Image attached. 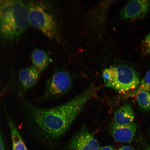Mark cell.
Here are the masks:
<instances>
[{
	"instance_id": "1",
	"label": "cell",
	"mask_w": 150,
	"mask_h": 150,
	"mask_svg": "<svg viewBox=\"0 0 150 150\" xmlns=\"http://www.w3.org/2000/svg\"><path fill=\"white\" fill-rule=\"evenodd\" d=\"M96 93V89L91 86L65 104L49 108L35 106L23 96H20L28 129L45 141L50 142L59 139Z\"/></svg>"
},
{
	"instance_id": "2",
	"label": "cell",
	"mask_w": 150,
	"mask_h": 150,
	"mask_svg": "<svg viewBox=\"0 0 150 150\" xmlns=\"http://www.w3.org/2000/svg\"><path fill=\"white\" fill-rule=\"evenodd\" d=\"M29 25L27 5L18 0H0V35L4 39L17 38Z\"/></svg>"
},
{
	"instance_id": "3",
	"label": "cell",
	"mask_w": 150,
	"mask_h": 150,
	"mask_svg": "<svg viewBox=\"0 0 150 150\" xmlns=\"http://www.w3.org/2000/svg\"><path fill=\"white\" fill-rule=\"evenodd\" d=\"M102 76L105 87L112 88L120 93L132 91L137 88L140 83L136 71L126 65L107 68L103 71Z\"/></svg>"
},
{
	"instance_id": "4",
	"label": "cell",
	"mask_w": 150,
	"mask_h": 150,
	"mask_svg": "<svg viewBox=\"0 0 150 150\" xmlns=\"http://www.w3.org/2000/svg\"><path fill=\"white\" fill-rule=\"evenodd\" d=\"M27 5L29 24L50 39L59 40L58 26L52 15L40 3L33 1Z\"/></svg>"
},
{
	"instance_id": "5",
	"label": "cell",
	"mask_w": 150,
	"mask_h": 150,
	"mask_svg": "<svg viewBox=\"0 0 150 150\" xmlns=\"http://www.w3.org/2000/svg\"><path fill=\"white\" fill-rule=\"evenodd\" d=\"M72 80L68 73L64 71H58L52 75L46 84L43 98L46 99L58 98L70 91Z\"/></svg>"
},
{
	"instance_id": "6",
	"label": "cell",
	"mask_w": 150,
	"mask_h": 150,
	"mask_svg": "<svg viewBox=\"0 0 150 150\" xmlns=\"http://www.w3.org/2000/svg\"><path fill=\"white\" fill-rule=\"evenodd\" d=\"M67 147L71 150H99L100 148L97 140L84 127L70 140Z\"/></svg>"
},
{
	"instance_id": "7",
	"label": "cell",
	"mask_w": 150,
	"mask_h": 150,
	"mask_svg": "<svg viewBox=\"0 0 150 150\" xmlns=\"http://www.w3.org/2000/svg\"><path fill=\"white\" fill-rule=\"evenodd\" d=\"M150 11V1H130L123 6L120 13L123 20H134L146 16Z\"/></svg>"
},
{
	"instance_id": "8",
	"label": "cell",
	"mask_w": 150,
	"mask_h": 150,
	"mask_svg": "<svg viewBox=\"0 0 150 150\" xmlns=\"http://www.w3.org/2000/svg\"><path fill=\"white\" fill-rule=\"evenodd\" d=\"M137 125L134 122L125 125L114 123L111 129L112 135L116 141L129 143L136 135Z\"/></svg>"
},
{
	"instance_id": "9",
	"label": "cell",
	"mask_w": 150,
	"mask_h": 150,
	"mask_svg": "<svg viewBox=\"0 0 150 150\" xmlns=\"http://www.w3.org/2000/svg\"><path fill=\"white\" fill-rule=\"evenodd\" d=\"M40 72L33 67H27L20 71L18 75L21 90L20 96H23V93H26L37 83L40 77Z\"/></svg>"
},
{
	"instance_id": "10",
	"label": "cell",
	"mask_w": 150,
	"mask_h": 150,
	"mask_svg": "<svg viewBox=\"0 0 150 150\" xmlns=\"http://www.w3.org/2000/svg\"><path fill=\"white\" fill-rule=\"evenodd\" d=\"M4 108L11 132L12 150H28L25 143L19 132L16 123L9 115L5 105H4Z\"/></svg>"
},
{
	"instance_id": "11",
	"label": "cell",
	"mask_w": 150,
	"mask_h": 150,
	"mask_svg": "<svg viewBox=\"0 0 150 150\" xmlns=\"http://www.w3.org/2000/svg\"><path fill=\"white\" fill-rule=\"evenodd\" d=\"M135 115L130 104L123 105L116 110L114 114V123L119 125L129 124L134 122Z\"/></svg>"
},
{
	"instance_id": "12",
	"label": "cell",
	"mask_w": 150,
	"mask_h": 150,
	"mask_svg": "<svg viewBox=\"0 0 150 150\" xmlns=\"http://www.w3.org/2000/svg\"><path fill=\"white\" fill-rule=\"evenodd\" d=\"M31 60L33 67L39 72L45 70L50 62L49 57L46 52L38 49L33 51L31 55Z\"/></svg>"
},
{
	"instance_id": "13",
	"label": "cell",
	"mask_w": 150,
	"mask_h": 150,
	"mask_svg": "<svg viewBox=\"0 0 150 150\" xmlns=\"http://www.w3.org/2000/svg\"><path fill=\"white\" fill-rule=\"evenodd\" d=\"M142 91H149L150 93V70L146 73L145 76L140 81L138 87L136 89L131 91V92L128 94H127V97L134 96L139 92Z\"/></svg>"
},
{
	"instance_id": "14",
	"label": "cell",
	"mask_w": 150,
	"mask_h": 150,
	"mask_svg": "<svg viewBox=\"0 0 150 150\" xmlns=\"http://www.w3.org/2000/svg\"><path fill=\"white\" fill-rule=\"evenodd\" d=\"M136 95L137 101L140 107L144 110H150V93L142 91Z\"/></svg>"
},
{
	"instance_id": "15",
	"label": "cell",
	"mask_w": 150,
	"mask_h": 150,
	"mask_svg": "<svg viewBox=\"0 0 150 150\" xmlns=\"http://www.w3.org/2000/svg\"><path fill=\"white\" fill-rule=\"evenodd\" d=\"M142 45L146 53L150 54V32L144 39Z\"/></svg>"
},
{
	"instance_id": "16",
	"label": "cell",
	"mask_w": 150,
	"mask_h": 150,
	"mask_svg": "<svg viewBox=\"0 0 150 150\" xmlns=\"http://www.w3.org/2000/svg\"><path fill=\"white\" fill-rule=\"evenodd\" d=\"M0 150H5L4 142L3 141L1 131H0Z\"/></svg>"
},
{
	"instance_id": "17",
	"label": "cell",
	"mask_w": 150,
	"mask_h": 150,
	"mask_svg": "<svg viewBox=\"0 0 150 150\" xmlns=\"http://www.w3.org/2000/svg\"><path fill=\"white\" fill-rule=\"evenodd\" d=\"M99 150H114V149L112 146H108L100 147Z\"/></svg>"
},
{
	"instance_id": "18",
	"label": "cell",
	"mask_w": 150,
	"mask_h": 150,
	"mask_svg": "<svg viewBox=\"0 0 150 150\" xmlns=\"http://www.w3.org/2000/svg\"><path fill=\"white\" fill-rule=\"evenodd\" d=\"M118 150H133L132 148L128 146H122Z\"/></svg>"
},
{
	"instance_id": "19",
	"label": "cell",
	"mask_w": 150,
	"mask_h": 150,
	"mask_svg": "<svg viewBox=\"0 0 150 150\" xmlns=\"http://www.w3.org/2000/svg\"><path fill=\"white\" fill-rule=\"evenodd\" d=\"M146 150H150V148H147Z\"/></svg>"
},
{
	"instance_id": "20",
	"label": "cell",
	"mask_w": 150,
	"mask_h": 150,
	"mask_svg": "<svg viewBox=\"0 0 150 150\" xmlns=\"http://www.w3.org/2000/svg\"></svg>"
}]
</instances>
